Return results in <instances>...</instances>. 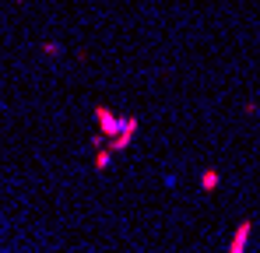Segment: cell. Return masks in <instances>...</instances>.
Instances as JSON below:
<instances>
[{
	"label": "cell",
	"instance_id": "6da1fadb",
	"mask_svg": "<svg viewBox=\"0 0 260 253\" xmlns=\"http://www.w3.org/2000/svg\"><path fill=\"white\" fill-rule=\"evenodd\" d=\"M134 134H137V116L120 120V134H116V137H109V151H113V155H116V151H127L130 141H134Z\"/></svg>",
	"mask_w": 260,
	"mask_h": 253
},
{
	"label": "cell",
	"instance_id": "7a4b0ae2",
	"mask_svg": "<svg viewBox=\"0 0 260 253\" xmlns=\"http://www.w3.org/2000/svg\"><path fill=\"white\" fill-rule=\"evenodd\" d=\"M95 123H99V130H102V137H106V141L120 134V116H116L109 106H95Z\"/></svg>",
	"mask_w": 260,
	"mask_h": 253
},
{
	"label": "cell",
	"instance_id": "3957f363",
	"mask_svg": "<svg viewBox=\"0 0 260 253\" xmlns=\"http://www.w3.org/2000/svg\"><path fill=\"white\" fill-rule=\"evenodd\" d=\"M250 232H253V222L243 218L232 232V243H229V253H246V243H250Z\"/></svg>",
	"mask_w": 260,
	"mask_h": 253
},
{
	"label": "cell",
	"instance_id": "277c9868",
	"mask_svg": "<svg viewBox=\"0 0 260 253\" xmlns=\"http://www.w3.org/2000/svg\"><path fill=\"white\" fill-rule=\"evenodd\" d=\"M218 183H221V172H218V169H204V172H201V190H204V194H215Z\"/></svg>",
	"mask_w": 260,
	"mask_h": 253
},
{
	"label": "cell",
	"instance_id": "5b68a950",
	"mask_svg": "<svg viewBox=\"0 0 260 253\" xmlns=\"http://www.w3.org/2000/svg\"><path fill=\"white\" fill-rule=\"evenodd\" d=\"M109 162H113V151H109V148H95V169H99V172H106Z\"/></svg>",
	"mask_w": 260,
	"mask_h": 253
},
{
	"label": "cell",
	"instance_id": "8992f818",
	"mask_svg": "<svg viewBox=\"0 0 260 253\" xmlns=\"http://www.w3.org/2000/svg\"><path fill=\"white\" fill-rule=\"evenodd\" d=\"M43 53H46V56H60L63 46H60V42H43Z\"/></svg>",
	"mask_w": 260,
	"mask_h": 253
}]
</instances>
